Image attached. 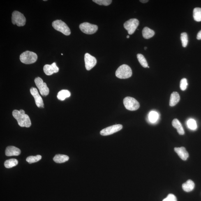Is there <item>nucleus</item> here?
<instances>
[{
    "instance_id": "obj_32",
    "label": "nucleus",
    "mask_w": 201,
    "mask_h": 201,
    "mask_svg": "<svg viewBox=\"0 0 201 201\" xmlns=\"http://www.w3.org/2000/svg\"><path fill=\"white\" fill-rule=\"evenodd\" d=\"M197 38L198 40H201V30L199 31L198 33L197 34Z\"/></svg>"
},
{
    "instance_id": "obj_8",
    "label": "nucleus",
    "mask_w": 201,
    "mask_h": 201,
    "mask_svg": "<svg viewBox=\"0 0 201 201\" xmlns=\"http://www.w3.org/2000/svg\"><path fill=\"white\" fill-rule=\"evenodd\" d=\"M139 24L136 19H131L125 22L124 24L125 29L128 31V34L132 35L135 33Z\"/></svg>"
},
{
    "instance_id": "obj_16",
    "label": "nucleus",
    "mask_w": 201,
    "mask_h": 201,
    "mask_svg": "<svg viewBox=\"0 0 201 201\" xmlns=\"http://www.w3.org/2000/svg\"><path fill=\"white\" fill-rule=\"evenodd\" d=\"M172 125L177 130L178 133L180 135H184L185 132L182 124L177 119H174L172 121Z\"/></svg>"
},
{
    "instance_id": "obj_14",
    "label": "nucleus",
    "mask_w": 201,
    "mask_h": 201,
    "mask_svg": "<svg viewBox=\"0 0 201 201\" xmlns=\"http://www.w3.org/2000/svg\"><path fill=\"white\" fill-rule=\"evenodd\" d=\"M21 152L20 149L14 146H9L5 150V155L8 156H18Z\"/></svg>"
},
{
    "instance_id": "obj_4",
    "label": "nucleus",
    "mask_w": 201,
    "mask_h": 201,
    "mask_svg": "<svg viewBox=\"0 0 201 201\" xmlns=\"http://www.w3.org/2000/svg\"><path fill=\"white\" fill-rule=\"evenodd\" d=\"M52 25L54 29L66 36H69L71 34L69 28L65 22L61 20L54 21L52 22Z\"/></svg>"
},
{
    "instance_id": "obj_1",
    "label": "nucleus",
    "mask_w": 201,
    "mask_h": 201,
    "mask_svg": "<svg viewBox=\"0 0 201 201\" xmlns=\"http://www.w3.org/2000/svg\"><path fill=\"white\" fill-rule=\"evenodd\" d=\"M12 115L17 120L19 126L26 128H29L31 126V120L29 116L25 114L24 110H14L12 112Z\"/></svg>"
},
{
    "instance_id": "obj_35",
    "label": "nucleus",
    "mask_w": 201,
    "mask_h": 201,
    "mask_svg": "<svg viewBox=\"0 0 201 201\" xmlns=\"http://www.w3.org/2000/svg\"><path fill=\"white\" fill-rule=\"evenodd\" d=\"M129 37H130L129 36H127V38H129Z\"/></svg>"
},
{
    "instance_id": "obj_10",
    "label": "nucleus",
    "mask_w": 201,
    "mask_h": 201,
    "mask_svg": "<svg viewBox=\"0 0 201 201\" xmlns=\"http://www.w3.org/2000/svg\"><path fill=\"white\" fill-rule=\"evenodd\" d=\"M122 128V125L121 124L112 125L102 130L100 132V134L102 136L110 135L119 131Z\"/></svg>"
},
{
    "instance_id": "obj_12",
    "label": "nucleus",
    "mask_w": 201,
    "mask_h": 201,
    "mask_svg": "<svg viewBox=\"0 0 201 201\" xmlns=\"http://www.w3.org/2000/svg\"><path fill=\"white\" fill-rule=\"evenodd\" d=\"M30 91L31 94L34 98L36 105L39 108H43L44 107L43 99L39 94L37 89L36 88L31 87Z\"/></svg>"
},
{
    "instance_id": "obj_21",
    "label": "nucleus",
    "mask_w": 201,
    "mask_h": 201,
    "mask_svg": "<svg viewBox=\"0 0 201 201\" xmlns=\"http://www.w3.org/2000/svg\"><path fill=\"white\" fill-rule=\"evenodd\" d=\"M71 96L70 92L67 90H62L58 93L57 98L60 100H63Z\"/></svg>"
},
{
    "instance_id": "obj_6",
    "label": "nucleus",
    "mask_w": 201,
    "mask_h": 201,
    "mask_svg": "<svg viewBox=\"0 0 201 201\" xmlns=\"http://www.w3.org/2000/svg\"><path fill=\"white\" fill-rule=\"evenodd\" d=\"M12 24L18 26H23L26 24V18L20 12L15 11L12 14Z\"/></svg>"
},
{
    "instance_id": "obj_29",
    "label": "nucleus",
    "mask_w": 201,
    "mask_h": 201,
    "mask_svg": "<svg viewBox=\"0 0 201 201\" xmlns=\"http://www.w3.org/2000/svg\"><path fill=\"white\" fill-rule=\"evenodd\" d=\"M93 1L99 5L105 6H108L112 2V0H93Z\"/></svg>"
},
{
    "instance_id": "obj_11",
    "label": "nucleus",
    "mask_w": 201,
    "mask_h": 201,
    "mask_svg": "<svg viewBox=\"0 0 201 201\" xmlns=\"http://www.w3.org/2000/svg\"><path fill=\"white\" fill-rule=\"evenodd\" d=\"M84 60L85 68L87 70H91L97 64L96 58L88 53L85 55Z\"/></svg>"
},
{
    "instance_id": "obj_26",
    "label": "nucleus",
    "mask_w": 201,
    "mask_h": 201,
    "mask_svg": "<svg viewBox=\"0 0 201 201\" xmlns=\"http://www.w3.org/2000/svg\"><path fill=\"white\" fill-rule=\"evenodd\" d=\"M159 115L158 112L155 111H152L149 113V119L151 123L156 122L158 120Z\"/></svg>"
},
{
    "instance_id": "obj_33",
    "label": "nucleus",
    "mask_w": 201,
    "mask_h": 201,
    "mask_svg": "<svg viewBox=\"0 0 201 201\" xmlns=\"http://www.w3.org/2000/svg\"><path fill=\"white\" fill-rule=\"evenodd\" d=\"M148 1H148V0H140V2H141L143 3H147Z\"/></svg>"
},
{
    "instance_id": "obj_2",
    "label": "nucleus",
    "mask_w": 201,
    "mask_h": 201,
    "mask_svg": "<svg viewBox=\"0 0 201 201\" xmlns=\"http://www.w3.org/2000/svg\"><path fill=\"white\" fill-rule=\"evenodd\" d=\"M37 58L36 53L29 51L23 53L20 56L21 62L26 64H31L36 62Z\"/></svg>"
},
{
    "instance_id": "obj_17",
    "label": "nucleus",
    "mask_w": 201,
    "mask_h": 201,
    "mask_svg": "<svg viewBox=\"0 0 201 201\" xmlns=\"http://www.w3.org/2000/svg\"><path fill=\"white\" fill-rule=\"evenodd\" d=\"M195 184L191 179L188 180L182 185V188L184 191L189 192L192 191L195 188Z\"/></svg>"
},
{
    "instance_id": "obj_27",
    "label": "nucleus",
    "mask_w": 201,
    "mask_h": 201,
    "mask_svg": "<svg viewBox=\"0 0 201 201\" xmlns=\"http://www.w3.org/2000/svg\"><path fill=\"white\" fill-rule=\"evenodd\" d=\"M181 40L182 42L183 46L186 47L187 45L188 38L187 34L186 33H183L181 34Z\"/></svg>"
},
{
    "instance_id": "obj_25",
    "label": "nucleus",
    "mask_w": 201,
    "mask_h": 201,
    "mask_svg": "<svg viewBox=\"0 0 201 201\" xmlns=\"http://www.w3.org/2000/svg\"><path fill=\"white\" fill-rule=\"evenodd\" d=\"M42 157L40 155L36 156H30L26 159V161L29 164L36 163L41 160Z\"/></svg>"
},
{
    "instance_id": "obj_24",
    "label": "nucleus",
    "mask_w": 201,
    "mask_h": 201,
    "mask_svg": "<svg viewBox=\"0 0 201 201\" xmlns=\"http://www.w3.org/2000/svg\"><path fill=\"white\" fill-rule=\"evenodd\" d=\"M137 59H138L139 62L140 63V65L144 68H147L148 67V63L144 56L141 54H137Z\"/></svg>"
},
{
    "instance_id": "obj_7",
    "label": "nucleus",
    "mask_w": 201,
    "mask_h": 201,
    "mask_svg": "<svg viewBox=\"0 0 201 201\" xmlns=\"http://www.w3.org/2000/svg\"><path fill=\"white\" fill-rule=\"evenodd\" d=\"M79 29L83 33L87 34H92L96 33L98 30V26L96 25L85 22L79 26Z\"/></svg>"
},
{
    "instance_id": "obj_20",
    "label": "nucleus",
    "mask_w": 201,
    "mask_h": 201,
    "mask_svg": "<svg viewBox=\"0 0 201 201\" xmlns=\"http://www.w3.org/2000/svg\"><path fill=\"white\" fill-rule=\"evenodd\" d=\"M142 36L145 39L150 38L155 35V32L153 30L150 29L148 27H145L143 30Z\"/></svg>"
},
{
    "instance_id": "obj_30",
    "label": "nucleus",
    "mask_w": 201,
    "mask_h": 201,
    "mask_svg": "<svg viewBox=\"0 0 201 201\" xmlns=\"http://www.w3.org/2000/svg\"><path fill=\"white\" fill-rule=\"evenodd\" d=\"M188 85L187 81L186 78H183L181 80L180 83V88L181 90L185 91L187 89Z\"/></svg>"
},
{
    "instance_id": "obj_15",
    "label": "nucleus",
    "mask_w": 201,
    "mask_h": 201,
    "mask_svg": "<svg viewBox=\"0 0 201 201\" xmlns=\"http://www.w3.org/2000/svg\"><path fill=\"white\" fill-rule=\"evenodd\" d=\"M174 151L177 153L179 157L183 160H186L189 156V154L187 151L184 147L175 148H174Z\"/></svg>"
},
{
    "instance_id": "obj_5",
    "label": "nucleus",
    "mask_w": 201,
    "mask_h": 201,
    "mask_svg": "<svg viewBox=\"0 0 201 201\" xmlns=\"http://www.w3.org/2000/svg\"><path fill=\"white\" fill-rule=\"evenodd\" d=\"M123 103L127 110L130 111H135L138 109L140 104L135 99L131 97H126L123 100Z\"/></svg>"
},
{
    "instance_id": "obj_3",
    "label": "nucleus",
    "mask_w": 201,
    "mask_h": 201,
    "mask_svg": "<svg viewBox=\"0 0 201 201\" xmlns=\"http://www.w3.org/2000/svg\"><path fill=\"white\" fill-rule=\"evenodd\" d=\"M132 72L131 68L126 65H123L117 69L116 75L120 79H127L132 76Z\"/></svg>"
},
{
    "instance_id": "obj_18",
    "label": "nucleus",
    "mask_w": 201,
    "mask_h": 201,
    "mask_svg": "<svg viewBox=\"0 0 201 201\" xmlns=\"http://www.w3.org/2000/svg\"><path fill=\"white\" fill-rule=\"evenodd\" d=\"M180 100V97L179 93L176 92L172 93L170 97V105L173 107L179 103Z\"/></svg>"
},
{
    "instance_id": "obj_23",
    "label": "nucleus",
    "mask_w": 201,
    "mask_h": 201,
    "mask_svg": "<svg viewBox=\"0 0 201 201\" xmlns=\"http://www.w3.org/2000/svg\"><path fill=\"white\" fill-rule=\"evenodd\" d=\"M193 16L195 20L197 22H201V8H195L193 12Z\"/></svg>"
},
{
    "instance_id": "obj_34",
    "label": "nucleus",
    "mask_w": 201,
    "mask_h": 201,
    "mask_svg": "<svg viewBox=\"0 0 201 201\" xmlns=\"http://www.w3.org/2000/svg\"><path fill=\"white\" fill-rule=\"evenodd\" d=\"M147 47H144V50H146V49H147Z\"/></svg>"
},
{
    "instance_id": "obj_22",
    "label": "nucleus",
    "mask_w": 201,
    "mask_h": 201,
    "mask_svg": "<svg viewBox=\"0 0 201 201\" xmlns=\"http://www.w3.org/2000/svg\"><path fill=\"white\" fill-rule=\"evenodd\" d=\"M18 164V161L16 159H11L5 161L4 166L6 168H10L16 166Z\"/></svg>"
},
{
    "instance_id": "obj_19",
    "label": "nucleus",
    "mask_w": 201,
    "mask_h": 201,
    "mask_svg": "<svg viewBox=\"0 0 201 201\" xmlns=\"http://www.w3.org/2000/svg\"><path fill=\"white\" fill-rule=\"evenodd\" d=\"M53 160L56 163H62L68 161L69 157L66 155L58 154L56 155Z\"/></svg>"
},
{
    "instance_id": "obj_36",
    "label": "nucleus",
    "mask_w": 201,
    "mask_h": 201,
    "mask_svg": "<svg viewBox=\"0 0 201 201\" xmlns=\"http://www.w3.org/2000/svg\"><path fill=\"white\" fill-rule=\"evenodd\" d=\"M148 68H149V67L148 66Z\"/></svg>"
},
{
    "instance_id": "obj_9",
    "label": "nucleus",
    "mask_w": 201,
    "mask_h": 201,
    "mask_svg": "<svg viewBox=\"0 0 201 201\" xmlns=\"http://www.w3.org/2000/svg\"><path fill=\"white\" fill-rule=\"evenodd\" d=\"M34 82L42 96H46L48 95L49 89L46 84L43 82V79L40 77H36L35 79Z\"/></svg>"
},
{
    "instance_id": "obj_13",
    "label": "nucleus",
    "mask_w": 201,
    "mask_h": 201,
    "mask_svg": "<svg viewBox=\"0 0 201 201\" xmlns=\"http://www.w3.org/2000/svg\"><path fill=\"white\" fill-rule=\"evenodd\" d=\"M43 70L46 75L49 76L57 73L59 71V68L56 65V63L54 62L50 65H45L44 66Z\"/></svg>"
},
{
    "instance_id": "obj_31",
    "label": "nucleus",
    "mask_w": 201,
    "mask_h": 201,
    "mask_svg": "<svg viewBox=\"0 0 201 201\" xmlns=\"http://www.w3.org/2000/svg\"><path fill=\"white\" fill-rule=\"evenodd\" d=\"M163 201H177V198L175 195L172 194H169L166 198L164 199Z\"/></svg>"
},
{
    "instance_id": "obj_28",
    "label": "nucleus",
    "mask_w": 201,
    "mask_h": 201,
    "mask_svg": "<svg viewBox=\"0 0 201 201\" xmlns=\"http://www.w3.org/2000/svg\"><path fill=\"white\" fill-rule=\"evenodd\" d=\"M187 124L188 128L191 130H195L197 129V123L195 120L190 119L188 120L187 123Z\"/></svg>"
}]
</instances>
